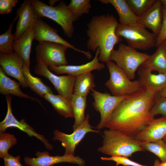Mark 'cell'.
<instances>
[{
	"instance_id": "e575fe53",
	"label": "cell",
	"mask_w": 166,
	"mask_h": 166,
	"mask_svg": "<svg viewBox=\"0 0 166 166\" xmlns=\"http://www.w3.org/2000/svg\"><path fill=\"white\" fill-rule=\"evenodd\" d=\"M101 159L103 160L113 161L116 162L117 166L119 165L124 166H147L131 160L128 157L124 156H113L110 157H101Z\"/></svg>"
},
{
	"instance_id": "7bdbcfd3",
	"label": "cell",
	"mask_w": 166,
	"mask_h": 166,
	"mask_svg": "<svg viewBox=\"0 0 166 166\" xmlns=\"http://www.w3.org/2000/svg\"><path fill=\"white\" fill-rule=\"evenodd\" d=\"M158 166H166V162L165 163H160Z\"/></svg>"
},
{
	"instance_id": "7c38bea8",
	"label": "cell",
	"mask_w": 166,
	"mask_h": 166,
	"mask_svg": "<svg viewBox=\"0 0 166 166\" xmlns=\"http://www.w3.org/2000/svg\"><path fill=\"white\" fill-rule=\"evenodd\" d=\"M7 104V112L4 119L0 123V132H5L8 128H17L26 133L30 137L34 136L40 140L45 145L46 148L51 150L53 145L43 135L37 132L35 130L26 123L24 119L19 121L13 115L11 108L12 95L6 96Z\"/></svg>"
},
{
	"instance_id": "ab89813d",
	"label": "cell",
	"mask_w": 166,
	"mask_h": 166,
	"mask_svg": "<svg viewBox=\"0 0 166 166\" xmlns=\"http://www.w3.org/2000/svg\"><path fill=\"white\" fill-rule=\"evenodd\" d=\"M60 1L59 0H50L49 1L48 3L49 6H54L55 4L58 1Z\"/></svg>"
},
{
	"instance_id": "484cf974",
	"label": "cell",
	"mask_w": 166,
	"mask_h": 166,
	"mask_svg": "<svg viewBox=\"0 0 166 166\" xmlns=\"http://www.w3.org/2000/svg\"><path fill=\"white\" fill-rule=\"evenodd\" d=\"M95 86L93 75L91 71L87 72L76 76L73 94L87 97L90 91Z\"/></svg>"
},
{
	"instance_id": "4dcf8cb0",
	"label": "cell",
	"mask_w": 166,
	"mask_h": 166,
	"mask_svg": "<svg viewBox=\"0 0 166 166\" xmlns=\"http://www.w3.org/2000/svg\"><path fill=\"white\" fill-rule=\"evenodd\" d=\"M68 7L78 19L84 14H89L92 6L90 0H71Z\"/></svg>"
},
{
	"instance_id": "5bb4252c",
	"label": "cell",
	"mask_w": 166,
	"mask_h": 166,
	"mask_svg": "<svg viewBox=\"0 0 166 166\" xmlns=\"http://www.w3.org/2000/svg\"><path fill=\"white\" fill-rule=\"evenodd\" d=\"M34 39L39 42H47L64 45L77 52L85 55L88 59L91 58L90 52L79 49L67 42L58 34L57 30L43 21L39 17L34 24Z\"/></svg>"
},
{
	"instance_id": "ac0fdd59",
	"label": "cell",
	"mask_w": 166,
	"mask_h": 166,
	"mask_svg": "<svg viewBox=\"0 0 166 166\" xmlns=\"http://www.w3.org/2000/svg\"><path fill=\"white\" fill-rule=\"evenodd\" d=\"M100 50L97 49L93 59L90 62L80 65H65L59 66H53L49 67V69L56 74H67L77 76L84 73L94 70L101 71L105 67L104 64L99 62L98 58Z\"/></svg>"
},
{
	"instance_id": "f1b7e54d",
	"label": "cell",
	"mask_w": 166,
	"mask_h": 166,
	"mask_svg": "<svg viewBox=\"0 0 166 166\" xmlns=\"http://www.w3.org/2000/svg\"><path fill=\"white\" fill-rule=\"evenodd\" d=\"M140 144L144 150L151 152L157 156L161 163L166 162V142L163 139L152 142L140 141Z\"/></svg>"
},
{
	"instance_id": "b9f144b4",
	"label": "cell",
	"mask_w": 166,
	"mask_h": 166,
	"mask_svg": "<svg viewBox=\"0 0 166 166\" xmlns=\"http://www.w3.org/2000/svg\"><path fill=\"white\" fill-rule=\"evenodd\" d=\"M160 163V162L159 160H156L154 162V166H158Z\"/></svg>"
},
{
	"instance_id": "74e56055",
	"label": "cell",
	"mask_w": 166,
	"mask_h": 166,
	"mask_svg": "<svg viewBox=\"0 0 166 166\" xmlns=\"http://www.w3.org/2000/svg\"><path fill=\"white\" fill-rule=\"evenodd\" d=\"M2 159L4 166H23L20 162L21 157L19 155L14 156L8 153Z\"/></svg>"
},
{
	"instance_id": "f6af8a7d",
	"label": "cell",
	"mask_w": 166,
	"mask_h": 166,
	"mask_svg": "<svg viewBox=\"0 0 166 166\" xmlns=\"http://www.w3.org/2000/svg\"><path fill=\"white\" fill-rule=\"evenodd\" d=\"M163 139L166 142V134L164 136V137Z\"/></svg>"
},
{
	"instance_id": "836d02e7",
	"label": "cell",
	"mask_w": 166,
	"mask_h": 166,
	"mask_svg": "<svg viewBox=\"0 0 166 166\" xmlns=\"http://www.w3.org/2000/svg\"><path fill=\"white\" fill-rule=\"evenodd\" d=\"M151 115L155 116L160 114L166 117V97H162L157 95L152 107Z\"/></svg>"
},
{
	"instance_id": "7402d4cb",
	"label": "cell",
	"mask_w": 166,
	"mask_h": 166,
	"mask_svg": "<svg viewBox=\"0 0 166 166\" xmlns=\"http://www.w3.org/2000/svg\"><path fill=\"white\" fill-rule=\"evenodd\" d=\"M20 83L8 77L0 67V93L2 95H14L20 98L31 99L43 106L38 99L31 97L23 92L21 90Z\"/></svg>"
},
{
	"instance_id": "d6a6232c",
	"label": "cell",
	"mask_w": 166,
	"mask_h": 166,
	"mask_svg": "<svg viewBox=\"0 0 166 166\" xmlns=\"http://www.w3.org/2000/svg\"><path fill=\"white\" fill-rule=\"evenodd\" d=\"M156 0H127L133 13L138 17L148 10Z\"/></svg>"
},
{
	"instance_id": "6da1fadb",
	"label": "cell",
	"mask_w": 166,
	"mask_h": 166,
	"mask_svg": "<svg viewBox=\"0 0 166 166\" xmlns=\"http://www.w3.org/2000/svg\"><path fill=\"white\" fill-rule=\"evenodd\" d=\"M158 93L142 89L131 95L115 109L105 128L135 137L155 119L151 112Z\"/></svg>"
},
{
	"instance_id": "5b68a950",
	"label": "cell",
	"mask_w": 166,
	"mask_h": 166,
	"mask_svg": "<svg viewBox=\"0 0 166 166\" xmlns=\"http://www.w3.org/2000/svg\"><path fill=\"white\" fill-rule=\"evenodd\" d=\"M116 33L124 38L128 45L135 49L146 50L156 46L157 37L138 22L124 25L119 23Z\"/></svg>"
},
{
	"instance_id": "9a60e30c",
	"label": "cell",
	"mask_w": 166,
	"mask_h": 166,
	"mask_svg": "<svg viewBox=\"0 0 166 166\" xmlns=\"http://www.w3.org/2000/svg\"><path fill=\"white\" fill-rule=\"evenodd\" d=\"M18 21L14 34V40L19 39L34 25L39 17L33 6L30 0H25L17 10Z\"/></svg>"
},
{
	"instance_id": "52a82bcc",
	"label": "cell",
	"mask_w": 166,
	"mask_h": 166,
	"mask_svg": "<svg viewBox=\"0 0 166 166\" xmlns=\"http://www.w3.org/2000/svg\"><path fill=\"white\" fill-rule=\"evenodd\" d=\"M106 65L110 77L105 85L113 95H130L142 89L138 80L131 81L114 61L109 60L106 63Z\"/></svg>"
},
{
	"instance_id": "ee69618b",
	"label": "cell",
	"mask_w": 166,
	"mask_h": 166,
	"mask_svg": "<svg viewBox=\"0 0 166 166\" xmlns=\"http://www.w3.org/2000/svg\"><path fill=\"white\" fill-rule=\"evenodd\" d=\"M162 44L164 45L166 48V39L163 42Z\"/></svg>"
},
{
	"instance_id": "ffe728a7",
	"label": "cell",
	"mask_w": 166,
	"mask_h": 166,
	"mask_svg": "<svg viewBox=\"0 0 166 166\" xmlns=\"http://www.w3.org/2000/svg\"><path fill=\"white\" fill-rule=\"evenodd\" d=\"M166 134V117L154 119L142 132L135 137L138 140L152 142L163 139Z\"/></svg>"
},
{
	"instance_id": "cb8c5ba5",
	"label": "cell",
	"mask_w": 166,
	"mask_h": 166,
	"mask_svg": "<svg viewBox=\"0 0 166 166\" xmlns=\"http://www.w3.org/2000/svg\"><path fill=\"white\" fill-rule=\"evenodd\" d=\"M44 98L51 104L60 115L65 118H74L70 100L59 94L56 95L53 93L47 94Z\"/></svg>"
},
{
	"instance_id": "30bf717a",
	"label": "cell",
	"mask_w": 166,
	"mask_h": 166,
	"mask_svg": "<svg viewBox=\"0 0 166 166\" xmlns=\"http://www.w3.org/2000/svg\"><path fill=\"white\" fill-rule=\"evenodd\" d=\"M89 117V114H87L84 121L71 134L65 133L58 129L53 131L52 140L61 142L62 146L65 148L64 154L74 155L77 146L87 133L90 132H100L99 130L93 129L96 128L90 124Z\"/></svg>"
},
{
	"instance_id": "3957f363",
	"label": "cell",
	"mask_w": 166,
	"mask_h": 166,
	"mask_svg": "<svg viewBox=\"0 0 166 166\" xmlns=\"http://www.w3.org/2000/svg\"><path fill=\"white\" fill-rule=\"evenodd\" d=\"M102 144L97 151L107 155L131 157L137 152L144 151L140 141L135 137L126 135L121 132L111 129L103 132Z\"/></svg>"
},
{
	"instance_id": "603a6c76",
	"label": "cell",
	"mask_w": 166,
	"mask_h": 166,
	"mask_svg": "<svg viewBox=\"0 0 166 166\" xmlns=\"http://www.w3.org/2000/svg\"><path fill=\"white\" fill-rule=\"evenodd\" d=\"M104 4H110L116 10L120 24L127 25L138 22L139 17L135 14L128 4L127 0H100Z\"/></svg>"
},
{
	"instance_id": "4fadbf2b",
	"label": "cell",
	"mask_w": 166,
	"mask_h": 166,
	"mask_svg": "<svg viewBox=\"0 0 166 166\" xmlns=\"http://www.w3.org/2000/svg\"><path fill=\"white\" fill-rule=\"evenodd\" d=\"M36 157L25 156L24 160L26 165L29 166H53L62 163H69L79 166H85V161L79 156L64 154L62 156L50 155L48 151H37Z\"/></svg>"
},
{
	"instance_id": "8992f818",
	"label": "cell",
	"mask_w": 166,
	"mask_h": 166,
	"mask_svg": "<svg viewBox=\"0 0 166 166\" xmlns=\"http://www.w3.org/2000/svg\"><path fill=\"white\" fill-rule=\"evenodd\" d=\"M149 55L137 51L136 49L121 43L117 50L111 52L109 60L114 61L131 80L135 77L136 71L145 62Z\"/></svg>"
},
{
	"instance_id": "7a4b0ae2",
	"label": "cell",
	"mask_w": 166,
	"mask_h": 166,
	"mask_svg": "<svg viewBox=\"0 0 166 166\" xmlns=\"http://www.w3.org/2000/svg\"><path fill=\"white\" fill-rule=\"evenodd\" d=\"M119 24L116 18L109 13L94 16L87 24V48L94 52L98 48V58L101 62L106 63L109 61L114 46L122 41V38L116 33Z\"/></svg>"
},
{
	"instance_id": "83f0119b",
	"label": "cell",
	"mask_w": 166,
	"mask_h": 166,
	"mask_svg": "<svg viewBox=\"0 0 166 166\" xmlns=\"http://www.w3.org/2000/svg\"><path fill=\"white\" fill-rule=\"evenodd\" d=\"M70 100L74 115V122L73 127L74 130L85 119V113L87 106V97L73 94Z\"/></svg>"
},
{
	"instance_id": "f546056e",
	"label": "cell",
	"mask_w": 166,
	"mask_h": 166,
	"mask_svg": "<svg viewBox=\"0 0 166 166\" xmlns=\"http://www.w3.org/2000/svg\"><path fill=\"white\" fill-rule=\"evenodd\" d=\"M16 16L14 18L8 29L6 31L0 35V52L6 54H11L14 51L12 44L14 40V34L12 33L13 25L16 20Z\"/></svg>"
},
{
	"instance_id": "1f68e13d",
	"label": "cell",
	"mask_w": 166,
	"mask_h": 166,
	"mask_svg": "<svg viewBox=\"0 0 166 166\" xmlns=\"http://www.w3.org/2000/svg\"><path fill=\"white\" fill-rule=\"evenodd\" d=\"M17 140L15 136L10 133H0V158H3L8 154L9 149L16 145Z\"/></svg>"
},
{
	"instance_id": "d6986e66",
	"label": "cell",
	"mask_w": 166,
	"mask_h": 166,
	"mask_svg": "<svg viewBox=\"0 0 166 166\" xmlns=\"http://www.w3.org/2000/svg\"><path fill=\"white\" fill-rule=\"evenodd\" d=\"M163 20L162 5L160 0L139 17L138 22L150 29L157 37L160 33Z\"/></svg>"
},
{
	"instance_id": "2e32d148",
	"label": "cell",
	"mask_w": 166,
	"mask_h": 166,
	"mask_svg": "<svg viewBox=\"0 0 166 166\" xmlns=\"http://www.w3.org/2000/svg\"><path fill=\"white\" fill-rule=\"evenodd\" d=\"M25 64L22 58L14 52L11 54L0 53V67L5 74L17 79L23 88L28 87L23 74Z\"/></svg>"
},
{
	"instance_id": "f35d334b",
	"label": "cell",
	"mask_w": 166,
	"mask_h": 166,
	"mask_svg": "<svg viewBox=\"0 0 166 166\" xmlns=\"http://www.w3.org/2000/svg\"><path fill=\"white\" fill-rule=\"evenodd\" d=\"M158 95L161 97H166V86L158 93Z\"/></svg>"
},
{
	"instance_id": "8fae6325",
	"label": "cell",
	"mask_w": 166,
	"mask_h": 166,
	"mask_svg": "<svg viewBox=\"0 0 166 166\" xmlns=\"http://www.w3.org/2000/svg\"><path fill=\"white\" fill-rule=\"evenodd\" d=\"M37 62L34 73L44 77L52 84L59 94L70 100L73 94V88L76 76L68 75L57 76L51 72L48 67L41 61L36 58Z\"/></svg>"
},
{
	"instance_id": "4316f807",
	"label": "cell",
	"mask_w": 166,
	"mask_h": 166,
	"mask_svg": "<svg viewBox=\"0 0 166 166\" xmlns=\"http://www.w3.org/2000/svg\"><path fill=\"white\" fill-rule=\"evenodd\" d=\"M144 63L152 69L166 74V48L161 44L155 52L150 55Z\"/></svg>"
},
{
	"instance_id": "9c48e42d",
	"label": "cell",
	"mask_w": 166,
	"mask_h": 166,
	"mask_svg": "<svg viewBox=\"0 0 166 166\" xmlns=\"http://www.w3.org/2000/svg\"><path fill=\"white\" fill-rule=\"evenodd\" d=\"M69 48L60 44L47 42H39L35 46L36 58L49 67L68 65L65 52Z\"/></svg>"
},
{
	"instance_id": "8d00e7d4",
	"label": "cell",
	"mask_w": 166,
	"mask_h": 166,
	"mask_svg": "<svg viewBox=\"0 0 166 166\" xmlns=\"http://www.w3.org/2000/svg\"><path fill=\"white\" fill-rule=\"evenodd\" d=\"M18 2V0H0V14H8L12 10Z\"/></svg>"
},
{
	"instance_id": "e0dca14e",
	"label": "cell",
	"mask_w": 166,
	"mask_h": 166,
	"mask_svg": "<svg viewBox=\"0 0 166 166\" xmlns=\"http://www.w3.org/2000/svg\"><path fill=\"white\" fill-rule=\"evenodd\" d=\"M139 81L142 89L154 93H158L166 86V74H153L144 62L138 68Z\"/></svg>"
},
{
	"instance_id": "44dd1931",
	"label": "cell",
	"mask_w": 166,
	"mask_h": 166,
	"mask_svg": "<svg viewBox=\"0 0 166 166\" xmlns=\"http://www.w3.org/2000/svg\"><path fill=\"white\" fill-rule=\"evenodd\" d=\"M34 25L25 32L12 44L14 51L23 60L25 64L30 70V56L32 42L34 39Z\"/></svg>"
},
{
	"instance_id": "d4e9b609",
	"label": "cell",
	"mask_w": 166,
	"mask_h": 166,
	"mask_svg": "<svg viewBox=\"0 0 166 166\" xmlns=\"http://www.w3.org/2000/svg\"><path fill=\"white\" fill-rule=\"evenodd\" d=\"M23 74L25 82L32 91L42 98L48 93H53L51 87L44 84L42 80L33 76L30 70L25 64Z\"/></svg>"
},
{
	"instance_id": "ba28073f",
	"label": "cell",
	"mask_w": 166,
	"mask_h": 166,
	"mask_svg": "<svg viewBox=\"0 0 166 166\" xmlns=\"http://www.w3.org/2000/svg\"><path fill=\"white\" fill-rule=\"evenodd\" d=\"M94 101L92 105L94 109L100 113L101 120L96 128L100 130L105 128L114 110L123 100L130 95L116 96L108 92L101 93L94 89L91 90Z\"/></svg>"
},
{
	"instance_id": "277c9868",
	"label": "cell",
	"mask_w": 166,
	"mask_h": 166,
	"mask_svg": "<svg viewBox=\"0 0 166 166\" xmlns=\"http://www.w3.org/2000/svg\"><path fill=\"white\" fill-rule=\"evenodd\" d=\"M38 16L49 18L58 24L65 35L72 38L74 32L73 23L78 19L70 11L65 2L61 1L56 6L47 5L39 0H30Z\"/></svg>"
},
{
	"instance_id": "60d3db41",
	"label": "cell",
	"mask_w": 166,
	"mask_h": 166,
	"mask_svg": "<svg viewBox=\"0 0 166 166\" xmlns=\"http://www.w3.org/2000/svg\"><path fill=\"white\" fill-rule=\"evenodd\" d=\"M161 5L166 9V0H160Z\"/></svg>"
},
{
	"instance_id": "d590c367",
	"label": "cell",
	"mask_w": 166,
	"mask_h": 166,
	"mask_svg": "<svg viewBox=\"0 0 166 166\" xmlns=\"http://www.w3.org/2000/svg\"><path fill=\"white\" fill-rule=\"evenodd\" d=\"M163 20L161 28L157 37L156 46L158 47L166 39V9L162 6Z\"/></svg>"
}]
</instances>
